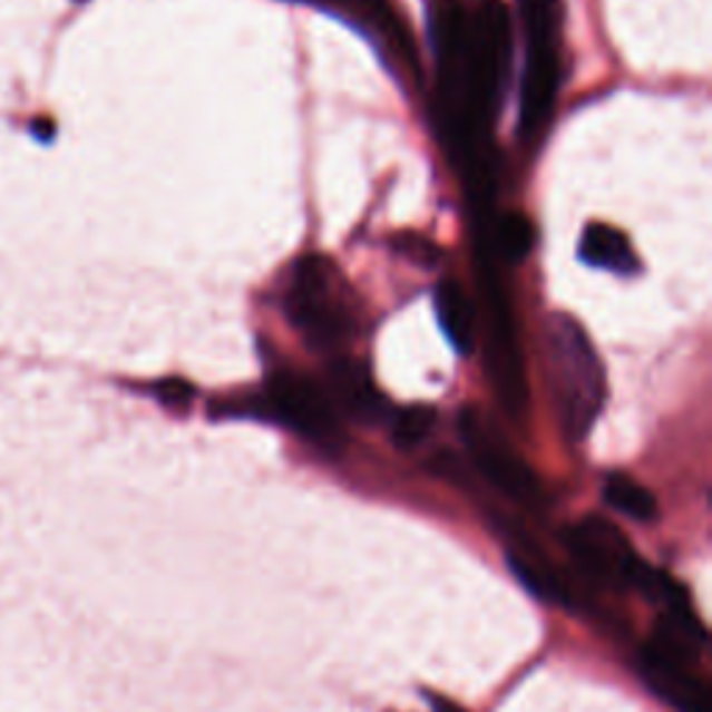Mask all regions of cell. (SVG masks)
Segmentation results:
<instances>
[{
  "label": "cell",
  "mask_w": 712,
  "mask_h": 712,
  "mask_svg": "<svg viewBox=\"0 0 712 712\" xmlns=\"http://www.w3.org/2000/svg\"><path fill=\"white\" fill-rule=\"evenodd\" d=\"M546 362L565 437L585 440L607 401V379L582 323L570 315L548 318Z\"/></svg>",
  "instance_id": "6da1fadb"
},
{
  "label": "cell",
  "mask_w": 712,
  "mask_h": 712,
  "mask_svg": "<svg viewBox=\"0 0 712 712\" xmlns=\"http://www.w3.org/2000/svg\"><path fill=\"white\" fill-rule=\"evenodd\" d=\"M338 287V271L323 256H304L295 265L287 318L315 349L343 343L354 329V318Z\"/></svg>",
  "instance_id": "7a4b0ae2"
},
{
  "label": "cell",
  "mask_w": 712,
  "mask_h": 712,
  "mask_svg": "<svg viewBox=\"0 0 712 712\" xmlns=\"http://www.w3.org/2000/svg\"><path fill=\"white\" fill-rule=\"evenodd\" d=\"M565 543H568L570 557H574V563L579 565V570L587 579L598 582V585L618 587V591L621 587L646 591L652 568H646L637 559L632 543L609 520L591 515V518L570 526Z\"/></svg>",
  "instance_id": "3957f363"
},
{
  "label": "cell",
  "mask_w": 712,
  "mask_h": 712,
  "mask_svg": "<svg viewBox=\"0 0 712 712\" xmlns=\"http://www.w3.org/2000/svg\"><path fill=\"white\" fill-rule=\"evenodd\" d=\"M481 287L487 301V373L496 387L498 401L504 403L513 418H526L529 409V384L524 373L518 338H515L513 312H509L507 293L496 282L492 273H481Z\"/></svg>",
  "instance_id": "277c9868"
},
{
  "label": "cell",
  "mask_w": 712,
  "mask_h": 712,
  "mask_svg": "<svg viewBox=\"0 0 712 712\" xmlns=\"http://www.w3.org/2000/svg\"><path fill=\"white\" fill-rule=\"evenodd\" d=\"M524 17L529 45L520 87V128L526 137H537L552 120L559 89V59L552 33V6H524Z\"/></svg>",
  "instance_id": "5b68a950"
},
{
  "label": "cell",
  "mask_w": 712,
  "mask_h": 712,
  "mask_svg": "<svg viewBox=\"0 0 712 712\" xmlns=\"http://www.w3.org/2000/svg\"><path fill=\"white\" fill-rule=\"evenodd\" d=\"M459 435L479 474L504 496L518 504H535L540 498L537 476L479 409H465L459 414Z\"/></svg>",
  "instance_id": "8992f818"
},
{
  "label": "cell",
  "mask_w": 712,
  "mask_h": 712,
  "mask_svg": "<svg viewBox=\"0 0 712 712\" xmlns=\"http://www.w3.org/2000/svg\"><path fill=\"white\" fill-rule=\"evenodd\" d=\"M267 409L276 418H282L290 429H295L306 440L318 442L321 448L334 451L343 442V429H340L338 412H334L326 392L315 381L304 379L293 370L271 375Z\"/></svg>",
  "instance_id": "52a82bcc"
},
{
  "label": "cell",
  "mask_w": 712,
  "mask_h": 712,
  "mask_svg": "<svg viewBox=\"0 0 712 712\" xmlns=\"http://www.w3.org/2000/svg\"><path fill=\"white\" fill-rule=\"evenodd\" d=\"M637 669H641L643 682L671 708L680 712H712L710 687L704 685V680H699L691 665L674 660L654 643H646L641 648Z\"/></svg>",
  "instance_id": "ba28073f"
},
{
  "label": "cell",
  "mask_w": 712,
  "mask_h": 712,
  "mask_svg": "<svg viewBox=\"0 0 712 712\" xmlns=\"http://www.w3.org/2000/svg\"><path fill=\"white\" fill-rule=\"evenodd\" d=\"M329 387H332V396L338 398L354 418L379 420L381 414H384V398L375 390L368 370L354 362V359H338V362L329 368Z\"/></svg>",
  "instance_id": "9c48e42d"
},
{
  "label": "cell",
  "mask_w": 712,
  "mask_h": 712,
  "mask_svg": "<svg viewBox=\"0 0 712 712\" xmlns=\"http://www.w3.org/2000/svg\"><path fill=\"white\" fill-rule=\"evenodd\" d=\"M579 256L593 267L618 273V276H632L641 271L635 251H632L630 237L607 223H593L585 228L579 243Z\"/></svg>",
  "instance_id": "30bf717a"
},
{
  "label": "cell",
  "mask_w": 712,
  "mask_h": 712,
  "mask_svg": "<svg viewBox=\"0 0 712 712\" xmlns=\"http://www.w3.org/2000/svg\"><path fill=\"white\" fill-rule=\"evenodd\" d=\"M437 318L457 351L474 349V306L457 282H442L437 287Z\"/></svg>",
  "instance_id": "8fae6325"
},
{
  "label": "cell",
  "mask_w": 712,
  "mask_h": 712,
  "mask_svg": "<svg viewBox=\"0 0 712 712\" xmlns=\"http://www.w3.org/2000/svg\"><path fill=\"white\" fill-rule=\"evenodd\" d=\"M604 501L615 509V513L626 515V518L637 520V524H652L657 520L660 507H657V498L652 496V490L635 481L632 476L626 474H609L604 479Z\"/></svg>",
  "instance_id": "7c38bea8"
},
{
  "label": "cell",
  "mask_w": 712,
  "mask_h": 712,
  "mask_svg": "<svg viewBox=\"0 0 712 712\" xmlns=\"http://www.w3.org/2000/svg\"><path fill=\"white\" fill-rule=\"evenodd\" d=\"M509 570L515 574V579L531 593V596L543 598L546 604H568V587L565 582L554 574L552 565H546L543 559H537L529 552H509L507 557Z\"/></svg>",
  "instance_id": "4fadbf2b"
},
{
  "label": "cell",
  "mask_w": 712,
  "mask_h": 712,
  "mask_svg": "<svg viewBox=\"0 0 712 712\" xmlns=\"http://www.w3.org/2000/svg\"><path fill=\"white\" fill-rule=\"evenodd\" d=\"M531 245H535V228H531L529 217L504 215L496 226V248L507 262H524L529 256Z\"/></svg>",
  "instance_id": "5bb4252c"
},
{
  "label": "cell",
  "mask_w": 712,
  "mask_h": 712,
  "mask_svg": "<svg viewBox=\"0 0 712 712\" xmlns=\"http://www.w3.org/2000/svg\"><path fill=\"white\" fill-rule=\"evenodd\" d=\"M431 426H435V409L429 407H407L396 414L392 423V440L398 448H414L429 437Z\"/></svg>",
  "instance_id": "9a60e30c"
},
{
  "label": "cell",
  "mask_w": 712,
  "mask_h": 712,
  "mask_svg": "<svg viewBox=\"0 0 712 712\" xmlns=\"http://www.w3.org/2000/svg\"><path fill=\"white\" fill-rule=\"evenodd\" d=\"M154 392L165 407H173V409H184L189 401H193V387H189L184 379H162L159 384L154 387Z\"/></svg>",
  "instance_id": "2e32d148"
},
{
  "label": "cell",
  "mask_w": 712,
  "mask_h": 712,
  "mask_svg": "<svg viewBox=\"0 0 712 712\" xmlns=\"http://www.w3.org/2000/svg\"><path fill=\"white\" fill-rule=\"evenodd\" d=\"M398 248L403 251V256H409V260H414L418 265H426V267L437 265V256H440V251H437L429 240H420V237H401L398 240Z\"/></svg>",
  "instance_id": "e0dca14e"
},
{
  "label": "cell",
  "mask_w": 712,
  "mask_h": 712,
  "mask_svg": "<svg viewBox=\"0 0 712 712\" xmlns=\"http://www.w3.org/2000/svg\"><path fill=\"white\" fill-rule=\"evenodd\" d=\"M429 704L435 712H468L462 708V704H457L453 699H446V696H435V693H429Z\"/></svg>",
  "instance_id": "ac0fdd59"
}]
</instances>
